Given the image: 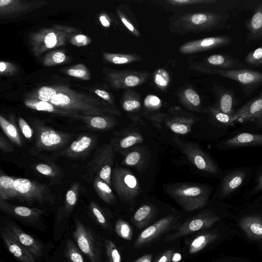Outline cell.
Listing matches in <instances>:
<instances>
[{
    "label": "cell",
    "instance_id": "obj_1",
    "mask_svg": "<svg viewBox=\"0 0 262 262\" xmlns=\"http://www.w3.org/2000/svg\"><path fill=\"white\" fill-rule=\"evenodd\" d=\"M56 107L85 116H101L107 111L96 98L79 94L66 86L49 101Z\"/></svg>",
    "mask_w": 262,
    "mask_h": 262
},
{
    "label": "cell",
    "instance_id": "obj_2",
    "mask_svg": "<svg viewBox=\"0 0 262 262\" xmlns=\"http://www.w3.org/2000/svg\"><path fill=\"white\" fill-rule=\"evenodd\" d=\"M165 190L171 198L187 211L204 207L210 195L209 187L202 184L187 183L170 184L166 185Z\"/></svg>",
    "mask_w": 262,
    "mask_h": 262
},
{
    "label": "cell",
    "instance_id": "obj_3",
    "mask_svg": "<svg viewBox=\"0 0 262 262\" xmlns=\"http://www.w3.org/2000/svg\"><path fill=\"white\" fill-rule=\"evenodd\" d=\"M72 31L70 29H43L32 33L29 38L31 50L36 56L53 48L64 45Z\"/></svg>",
    "mask_w": 262,
    "mask_h": 262
},
{
    "label": "cell",
    "instance_id": "obj_4",
    "mask_svg": "<svg viewBox=\"0 0 262 262\" xmlns=\"http://www.w3.org/2000/svg\"><path fill=\"white\" fill-rule=\"evenodd\" d=\"M73 235L78 248L90 262H103L102 245L98 234L78 219L75 220Z\"/></svg>",
    "mask_w": 262,
    "mask_h": 262
},
{
    "label": "cell",
    "instance_id": "obj_5",
    "mask_svg": "<svg viewBox=\"0 0 262 262\" xmlns=\"http://www.w3.org/2000/svg\"><path fill=\"white\" fill-rule=\"evenodd\" d=\"M114 147L111 143L100 147L94 157L86 165L89 176L96 174L110 186L112 184V167L114 164Z\"/></svg>",
    "mask_w": 262,
    "mask_h": 262
},
{
    "label": "cell",
    "instance_id": "obj_6",
    "mask_svg": "<svg viewBox=\"0 0 262 262\" xmlns=\"http://www.w3.org/2000/svg\"><path fill=\"white\" fill-rule=\"evenodd\" d=\"M111 180L120 199L129 204L134 203L140 190L138 181L135 175L129 170L118 167L113 169Z\"/></svg>",
    "mask_w": 262,
    "mask_h": 262
},
{
    "label": "cell",
    "instance_id": "obj_7",
    "mask_svg": "<svg viewBox=\"0 0 262 262\" xmlns=\"http://www.w3.org/2000/svg\"><path fill=\"white\" fill-rule=\"evenodd\" d=\"M36 147L40 150H54L67 144L71 138L70 134L56 130L50 127L35 121Z\"/></svg>",
    "mask_w": 262,
    "mask_h": 262
},
{
    "label": "cell",
    "instance_id": "obj_8",
    "mask_svg": "<svg viewBox=\"0 0 262 262\" xmlns=\"http://www.w3.org/2000/svg\"><path fill=\"white\" fill-rule=\"evenodd\" d=\"M222 77L237 82L246 96H250L262 85V72L247 69L219 70Z\"/></svg>",
    "mask_w": 262,
    "mask_h": 262
},
{
    "label": "cell",
    "instance_id": "obj_9",
    "mask_svg": "<svg viewBox=\"0 0 262 262\" xmlns=\"http://www.w3.org/2000/svg\"><path fill=\"white\" fill-rule=\"evenodd\" d=\"M14 186L17 193V199L28 203L43 202L49 200L51 195L47 186L26 178L15 179Z\"/></svg>",
    "mask_w": 262,
    "mask_h": 262
},
{
    "label": "cell",
    "instance_id": "obj_10",
    "mask_svg": "<svg viewBox=\"0 0 262 262\" xmlns=\"http://www.w3.org/2000/svg\"><path fill=\"white\" fill-rule=\"evenodd\" d=\"M174 141L198 169L211 174L219 172L218 167L215 163L198 145L177 138H174Z\"/></svg>",
    "mask_w": 262,
    "mask_h": 262
},
{
    "label": "cell",
    "instance_id": "obj_11",
    "mask_svg": "<svg viewBox=\"0 0 262 262\" xmlns=\"http://www.w3.org/2000/svg\"><path fill=\"white\" fill-rule=\"evenodd\" d=\"M213 220L212 217L205 214L193 216L184 222L175 232L167 234L163 241L171 242L182 236L192 234L207 227Z\"/></svg>",
    "mask_w": 262,
    "mask_h": 262
},
{
    "label": "cell",
    "instance_id": "obj_12",
    "mask_svg": "<svg viewBox=\"0 0 262 262\" xmlns=\"http://www.w3.org/2000/svg\"><path fill=\"white\" fill-rule=\"evenodd\" d=\"M46 1H0V16L2 18L12 17L32 11L46 4Z\"/></svg>",
    "mask_w": 262,
    "mask_h": 262
},
{
    "label": "cell",
    "instance_id": "obj_13",
    "mask_svg": "<svg viewBox=\"0 0 262 262\" xmlns=\"http://www.w3.org/2000/svg\"><path fill=\"white\" fill-rule=\"evenodd\" d=\"M174 219V215L169 214L148 226L139 234L135 242L134 247L139 248L149 244L164 233L171 226Z\"/></svg>",
    "mask_w": 262,
    "mask_h": 262
},
{
    "label": "cell",
    "instance_id": "obj_14",
    "mask_svg": "<svg viewBox=\"0 0 262 262\" xmlns=\"http://www.w3.org/2000/svg\"><path fill=\"white\" fill-rule=\"evenodd\" d=\"M4 230L12 235L22 246L35 257H40L42 254L43 246L41 242L26 233L16 224L8 222Z\"/></svg>",
    "mask_w": 262,
    "mask_h": 262
},
{
    "label": "cell",
    "instance_id": "obj_15",
    "mask_svg": "<svg viewBox=\"0 0 262 262\" xmlns=\"http://www.w3.org/2000/svg\"><path fill=\"white\" fill-rule=\"evenodd\" d=\"M0 209L4 213L24 222L34 224L41 219L45 210L36 208L17 206L0 201Z\"/></svg>",
    "mask_w": 262,
    "mask_h": 262
},
{
    "label": "cell",
    "instance_id": "obj_16",
    "mask_svg": "<svg viewBox=\"0 0 262 262\" xmlns=\"http://www.w3.org/2000/svg\"><path fill=\"white\" fill-rule=\"evenodd\" d=\"M233 116L236 121L255 122L262 117V92L235 111Z\"/></svg>",
    "mask_w": 262,
    "mask_h": 262
},
{
    "label": "cell",
    "instance_id": "obj_17",
    "mask_svg": "<svg viewBox=\"0 0 262 262\" xmlns=\"http://www.w3.org/2000/svg\"><path fill=\"white\" fill-rule=\"evenodd\" d=\"M2 238L8 251L19 262H36L35 257L22 246L12 235L3 229L1 230Z\"/></svg>",
    "mask_w": 262,
    "mask_h": 262
},
{
    "label": "cell",
    "instance_id": "obj_18",
    "mask_svg": "<svg viewBox=\"0 0 262 262\" xmlns=\"http://www.w3.org/2000/svg\"><path fill=\"white\" fill-rule=\"evenodd\" d=\"M94 137L83 135L73 141L61 152V155L69 158L77 159L85 156L94 145Z\"/></svg>",
    "mask_w": 262,
    "mask_h": 262
},
{
    "label": "cell",
    "instance_id": "obj_19",
    "mask_svg": "<svg viewBox=\"0 0 262 262\" xmlns=\"http://www.w3.org/2000/svg\"><path fill=\"white\" fill-rule=\"evenodd\" d=\"M248 32L246 45L262 39V2L257 4L252 15L245 22Z\"/></svg>",
    "mask_w": 262,
    "mask_h": 262
},
{
    "label": "cell",
    "instance_id": "obj_20",
    "mask_svg": "<svg viewBox=\"0 0 262 262\" xmlns=\"http://www.w3.org/2000/svg\"><path fill=\"white\" fill-rule=\"evenodd\" d=\"M216 92L217 95L216 110L232 115L235 112V107L239 102L233 90L219 87L216 90Z\"/></svg>",
    "mask_w": 262,
    "mask_h": 262
},
{
    "label": "cell",
    "instance_id": "obj_21",
    "mask_svg": "<svg viewBox=\"0 0 262 262\" xmlns=\"http://www.w3.org/2000/svg\"><path fill=\"white\" fill-rule=\"evenodd\" d=\"M24 103L28 107L38 111L46 112L81 120H83L85 117V116L58 108L50 102L34 99L28 98L25 100Z\"/></svg>",
    "mask_w": 262,
    "mask_h": 262
},
{
    "label": "cell",
    "instance_id": "obj_22",
    "mask_svg": "<svg viewBox=\"0 0 262 262\" xmlns=\"http://www.w3.org/2000/svg\"><path fill=\"white\" fill-rule=\"evenodd\" d=\"M207 61L212 66L222 69L221 70L245 69L246 67L238 59L226 54L211 55L207 58Z\"/></svg>",
    "mask_w": 262,
    "mask_h": 262
},
{
    "label": "cell",
    "instance_id": "obj_23",
    "mask_svg": "<svg viewBox=\"0 0 262 262\" xmlns=\"http://www.w3.org/2000/svg\"><path fill=\"white\" fill-rule=\"evenodd\" d=\"M229 147H245L262 145V134L242 133L231 138L225 142Z\"/></svg>",
    "mask_w": 262,
    "mask_h": 262
},
{
    "label": "cell",
    "instance_id": "obj_24",
    "mask_svg": "<svg viewBox=\"0 0 262 262\" xmlns=\"http://www.w3.org/2000/svg\"><path fill=\"white\" fill-rule=\"evenodd\" d=\"M246 173L236 170L227 175L224 179L221 189V195L226 196L238 188L243 183Z\"/></svg>",
    "mask_w": 262,
    "mask_h": 262
},
{
    "label": "cell",
    "instance_id": "obj_25",
    "mask_svg": "<svg viewBox=\"0 0 262 262\" xmlns=\"http://www.w3.org/2000/svg\"><path fill=\"white\" fill-rule=\"evenodd\" d=\"M15 179L3 174L0 177V201L17 199V193L14 186Z\"/></svg>",
    "mask_w": 262,
    "mask_h": 262
},
{
    "label": "cell",
    "instance_id": "obj_26",
    "mask_svg": "<svg viewBox=\"0 0 262 262\" xmlns=\"http://www.w3.org/2000/svg\"><path fill=\"white\" fill-rule=\"evenodd\" d=\"M93 185L98 195L103 201L110 204L115 202L116 196L110 186L103 180L98 177H96Z\"/></svg>",
    "mask_w": 262,
    "mask_h": 262
},
{
    "label": "cell",
    "instance_id": "obj_27",
    "mask_svg": "<svg viewBox=\"0 0 262 262\" xmlns=\"http://www.w3.org/2000/svg\"><path fill=\"white\" fill-rule=\"evenodd\" d=\"M0 125L5 135L9 139L16 145L21 146L22 141L17 129V127L13 123L6 119L2 115H0Z\"/></svg>",
    "mask_w": 262,
    "mask_h": 262
},
{
    "label": "cell",
    "instance_id": "obj_28",
    "mask_svg": "<svg viewBox=\"0 0 262 262\" xmlns=\"http://www.w3.org/2000/svg\"><path fill=\"white\" fill-rule=\"evenodd\" d=\"M83 121L90 128L103 130L112 127V124L110 120L102 116H85Z\"/></svg>",
    "mask_w": 262,
    "mask_h": 262
},
{
    "label": "cell",
    "instance_id": "obj_29",
    "mask_svg": "<svg viewBox=\"0 0 262 262\" xmlns=\"http://www.w3.org/2000/svg\"><path fill=\"white\" fill-rule=\"evenodd\" d=\"M153 212L152 207L148 205L140 207L133 216V222L139 228H142L149 219Z\"/></svg>",
    "mask_w": 262,
    "mask_h": 262
},
{
    "label": "cell",
    "instance_id": "obj_30",
    "mask_svg": "<svg viewBox=\"0 0 262 262\" xmlns=\"http://www.w3.org/2000/svg\"><path fill=\"white\" fill-rule=\"evenodd\" d=\"M60 91L61 86L54 87L45 86L39 88L29 98L49 102L52 97Z\"/></svg>",
    "mask_w": 262,
    "mask_h": 262
},
{
    "label": "cell",
    "instance_id": "obj_31",
    "mask_svg": "<svg viewBox=\"0 0 262 262\" xmlns=\"http://www.w3.org/2000/svg\"><path fill=\"white\" fill-rule=\"evenodd\" d=\"M79 187V184L76 183L66 193L64 206V212L66 216L70 213L77 203Z\"/></svg>",
    "mask_w": 262,
    "mask_h": 262
},
{
    "label": "cell",
    "instance_id": "obj_32",
    "mask_svg": "<svg viewBox=\"0 0 262 262\" xmlns=\"http://www.w3.org/2000/svg\"><path fill=\"white\" fill-rule=\"evenodd\" d=\"M78 247L71 239H67L66 244L65 255L69 262H85Z\"/></svg>",
    "mask_w": 262,
    "mask_h": 262
},
{
    "label": "cell",
    "instance_id": "obj_33",
    "mask_svg": "<svg viewBox=\"0 0 262 262\" xmlns=\"http://www.w3.org/2000/svg\"><path fill=\"white\" fill-rule=\"evenodd\" d=\"M142 136L137 132L129 133L119 140L117 143L118 147L125 149L143 141Z\"/></svg>",
    "mask_w": 262,
    "mask_h": 262
},
{
    "label": "cell",
    "instance_id": "obj_34",
    "mask_svg": "<svg viewBox=\"0 0 262 262\" xmlns=\"http://www.w3.org/2000/svg\"><path fill=\"white\" fill-rule=\"evenodd\" d=\"M89 209L97 223L105 229L111 231V228L99 206L95 202H92Z\"/></svg>",
    "mask_w": 262,
    "mask_h": 262
},
{
    "label": "cell",
    "instance_id": "obj_35",
    "mask_svg": "<svg viewBox=\"0 0 262 262\" xmlns=\"http://www.w3.org/2000/svg\"><path fill=\"white\" fill-rule=\"evenodd\" d=\"M244 61L251 67H262V46L248 53L245 57Z\"/></svg>",
    "mask_w": 262,
    "mask_h": 262
},
{
    "label": "cell",
    "instance_id": "obj_36",
    "mask_svg": "<svg viewBox=\"0 0 262 262\" xmlns=\"http://www.w3.org/2000/svg\"><path fill=\"white\" fill-rule=\"evenodd\" d=\"M117 234L120 237L128 241L132 238L133 230L130 225L126 221L119 219L115 227Z\"/></svg>",
    "mask_w": 262,
    "mask_h": 262
},
{
    "label": "cell",
    "instance_id": "obj_37",
    "mask_svg": "<svg viewBox=\"0 0 262 262\" xmlns=\"http://www.w3.org/2000/svg\"><path fill=\"white\" fill-rule=\"evenodd\" d=\"M67 58L62 51H54L48 54L43 59L45 66H52L63 62Z\"/></svg>",
    "mask_w": 262,
    "mask_h": 262
},
{
    "label": "cell",
    "instance_id": "obj_38",
    "mask_svg": "<svg viewBox=\"0 0 262 262\" xmlns=\"http://www.w3.org/2000/svg\"><path fill=\"white\" fill-rule=\"evenodd\" d=\"M210 236L208 234H201L194 238L189 246V252L194 254L201 251L209 241Z\"/></svg>",
    "mask_w": 262,
    "mask_h": 262
},
{
    "label": "cell",
    "instance_id": "obj_39",
    "mask_svg": "<svg viewBox=\"0 0 262 262\" xmlns=\"http://www.w3.org/2000/svg\"><path fill=\"white\" fill-rule=\"evenodd\" d=\"M67 73L69 76L84 80H89L91 77L89 71L84 65L82 64L76 65L69 69Z\"/></svg>",
    "mask_w": 262,
    "mask_h": 262
},
{
    "label": "cell",
    "instance_id": "obj_40",
    "mask_svg": "<svg viewBox=\"0 0 262 262\" xmlns=\"http://www.w3.org/2000/svg\"><path fill=\"white\" fill-rule=\"evenodd\" d=\"M105 247L109 262H121L120 254L113 241L106 239Z\"/></svg>",
    "mask_w": 262,
    "mask_h": 262
},
{
    "label": "cell",
    "instance_id": "obj_41",
    "mask_svg": "<svg viewBox=\"0 0 262 262\" xmlns=\"http://www.w3.org/2000/svg\"><path fill=\"white\" fill-rule=\"evenodd\" d=\"M211 112L215 119L219 122L226 126H233L234 125L236 119L233 115L227 114L216 109L212 110Z\"/></svg>",
    "mask_w": 262,
    "mask_h": 262
},
{
    "label": "cell",
    "instance_id": "obj_42",
    "mask_svg": "<svg viewBox=\"0 0 262 262\" xmlns=\"http://www.w3.org/2000/svg\"><path fill=\"white\" fill-rule=\"evenodd\" d=\"M142 158V154L140 150H134L125 156L122 163L125 165L134 166L138 165L141 161Z\"/></svg>",
    "mask_w": 262,
    "mask_h": 262
},
{
    "label": "cell",
    "instance_id": "obj_43",
    "mask_svg": "<svg viewBox=\"0 0 262 262\" xmlns=\"http://www.w3.org/2000/svg\"><path fill=\"white\" fill-rule=\"evenodd\" d=\"M169 128L174 133L182 135L188 133L191 130L189 125L180 122H174L170 123Z\"/></svg>",
    "mask_w": 262,
    "mask_h": 262
},
{
    "label": "cell",
    "instance_id": "obj_44",
    "mask_svg": "<svg viewBox=\"0 0 262 262\" xmlns=\"http://www.w3.org/2000/svg\"><path fill=\"white\" fill-rule=\"evenodd\" d=\"M35 169L40 173L48 177H54L57 173V170L54 169L53 166L47 164H37Z\"/></svg>",
    "mask_w": 262,
    "mask_h": 262
},
{
    "label": "cell",
    "instance_id": "obj_45",
    "mask_svg": "<svg viewBox=\"0 0 262 262\" xmlns=\"http://www.w3.org/2000/svg\"><path fill=\"white\" fill-rule=\"evenodd\" d=\"M18 122L19 128L24 136L28 139H31L33 134V129L26 121L21 117L18 118Z\"/></svg>",
    "mask_w": 262,
    "mask_h": 262
},
{
    "label": "cell",
    "instance_id": "obj_46",
    "mask_svg": "<svg viewBox=\"0 0 262 262\" xmlns=\"http://www.w3.org/2000/svg\"><path fill=\"white\" fill-rule=\"evenodd\" d=\"M15 65L7 62L1 61L0 62V74L1 75H12L16 72Z\"/></svg>",
    "mask_w": 262,
    "mask_h": 262
},
{
    "label": "cell",
    "instance_id": "obj_47",
    "mask_svg": "<svg viewBox=\"0 0 262 262\" xmlns=\"http://www.w3.org/2000/svg\"><path fill=\"white\" fill-rule=\"evenodd\" d=\"M155 80L158 85L165 86L169 82V77L165 71L160 69L156 73Z\"/></svg>",
    "mask_w": 262,
    "mask_h": 262
},
{
    "label": "cell",
    "instance_id": "obj_48",
    "mask_svg": "<svg viewBox=\"0 0 262 262\" xmlns=\"http://www.w3.org/2000/svg\"><path fill=\"white\" fill-rule=\"evenodd\" d=\"M70 41L74 46L80 47L89 44L91 42V39L87 36L80 34L71 37Z\"/></svg>",
    "mask_w": 262,
    "mask_h": 262
},
{
    "label": "cell",
    "instance_id": "obj_49",
    "mask_svg": "<svg viewBox=\"0 0 262 262\" xmlns=\"http://www.w3.org/2000/svg\"><path fill=\"white\" fill-rule=\"evenodd\" d=\"M185 95L188 101L194 106H199L201 101L199 95L192 89H187L185 91Z\"/></svg>",
    "mask_w": 262,
    "mask_h": 262
},
{
    "label": "cell",
    "instance_id": "obj_50",
    "mask_svg": "<svg viewBox=\"0 0 262 262\" xmlns=\"http://www.w3.org/2000/svg\"><path fill=\"white\" fill-rule=\"evenodd\" d=\"M0 148L5 153L12 151L14 149L13 146L8 142L2 134L0 136Z\"/></svg>",
    "mask_w": 262,
    "mask_h": 262
},
{
    "label": "cell",
    "instance_id": "obj_51",
    "mask_svg": "<svg viewBox=\"0 0 262 262\" xmlns=\"http://www.w3.org/2000/svg\"><path fill=\"white\" fill-rule=\"evenodd\" d=\"M140 105V102L137 100H129L123 103V107L126 111H131L139 107Z\"/></svg>",
    "mask_w": 262,
    "mask_h": 262
},
{
    "label": "cell",
    "instance_id": "obj_52",
    "mask_svg": "<svg viewBox=\"0 0 262 262\" xmlns=\"http://www.w3.org/2000/svg\"><path fill=\"white\" fill-rule=\"evenodd\" d=\"M105 58L115 64H123L127 63L128 59L124 57L119 56H112V55H108L106 54L104 55Z\"/></svg>",
    "mask_w": 262,
    "mask_h": 262
},
{
    "label": "cell",
    "instance_id": "obj_53",
    "mask_svg": "<svg viewBox=\"0 0 262 262\" xmlns=\"http://www.w3.org/2000/svg\"><path fill=\"white\" fill-rule=\"evenodd\" d=\"M173 253L172 250L165 251L155 262H170Z\"/></svg>",
    "mask_w": 262,
    "mask_h": 262
},
{
    "label": "cell",
    "instance_id": "obj_54",
    "mask_svg": "<svg viewBox=\"0 0 262 262\" xmlns=\"http://www.w3.org/2000/svg\"><path fill=\"white\" fill-rule=\"evenodd\" d=\"M125 83L128 86H135L139 82V78L135 75L126 77L124 80Z\"/></svg>",
    "mask_w": 262,
    "mask_h": 262
},
{
    "label": "cell",
    "instance_id": "obj_55",
    "mask_svg": "<svg viewBox=\"0 0 262 262\" xmlns=\"http://www.w3.org/2000/svg\"><path fill=\"white\" fill-rule=\"evenodd\" d=\"M250 229L254 233L258 235L262 234V225L256 222L252 223L250 225Z\"/></svg>",
    "mask_w": 262,
    "mask_h": 262
},
{
    "label": "cell",
    "instance_id": "obj_56",
    "mask_svg": "<svg viewBox=\"0 0 262 262\" xmlns=\"http://www.w3.org/2000/svg\"><path fill=\"white\" fill-rule=\"evenodd\" d=\"M94 92L97 95L105 100L108 101L110 99L111 97L109 93L104 90L96 89Z\"/></svg>",
    "mask_w": 262,
    "mask_h": 262
},
{
    "label": "cell",
    "instance_id": "obj_57",
    "mask_svg": "<svg viewBox=\"0 0 262 262\" xmlns=\"http://www.w3.org/2000/svg\"><path fill=\"white\" fill-rule=\"evenodd\" d=\"M152 255L150 254L144 255L139 257L135 262H151Z\"/></svg>",
    "mask_w": 262,
    "mask_h": 262
},
{
    "label": "cell",
    "instance_id": "obj_58",
    "mask_svg": "<svg viewBox=\"0 0 262 262\" xmlns=\"http://www.w3.org/2000/svg\"><path fill=\"white\" fill-rule=\"evenodd\" d=\"M100 21L101 24L105 27H108L110 26V23L105 16L101 15L99 17Z\"/></svg>",
    "mask_w": 262,
    "mask_h": 262
},
{
    "label": "cell",
    "instance_id": "obj_59",
    "mask_svg": "<svg viewBox=\"0 0 262 262\" xmlns=\"http://www.w3.org/2000/svg\"><path fill=\"white\" fill-rule=\"evenodd\" d=\"M149 103L153 106H156L158 105L160 102V100L159 98L156 96H151L150 99H149Z\"/></svg>",
    "mask_w": 262,
    "mask_h": 262
},
{
    "label": "cell",
    "instance_id": "obj_60",
    "mask_svg": "<svg viewBox=\"0 0 262 262\" xmlns=\"http://www.w3.org/2000/svg\"><path fill=\"white\" fill-rule=\"evenodd\" d=\"M121 20L124 25L127 28V29L130 31H134V28L133 26L129 23L125 18L121 17Z\"/></svg>",
    "mask_w": 262,
    "mask_h": 262
},
{
    "label": "cell",
    "instance_id": "obj_61",
    "mask_svg": "<svg viewBox=\"0 0 262 262\" xmlns=\"http://www.w3.org/2000/svg\"><path fill=\"white\" fill-rule=\"evenodd\" d=\"M181 259V255L179 253H173L170 262H178Z\"/></svg>",
    "mask_w": 262,
    "mask_h": 262
},
{
    "label": "cell",
    "instance_id": "obj_62",
    "mask_svg": "<svg viewBox=\"0 0 262 262\" xmlns=\"http://www.w3.org/2000/svg\"><path fill=\"white\" fill-rule=\"evenodd\" d=\"M256 189L257 190H262V172L258 177Z\"/></svg>",
    "mask_w": 262,
    "mask_h": 262
},
{
    "label": "cell",
    "instance_id": "obj_63",
    "mask_svg": "<svg viewBox=\"0 0 262 262\" xmlns=\"http://www.w3.org/2000/svg\"><path fill=\"white\" fill-rule=\"evenodd\" d=\"M255 123L257 127H262V117H261Z\"/></svg>",
    "mask_w": 262,
    "mask_h": 262
},
{
    "label": "cell",
    "instance_id": "obj_64",
    "mask_svg": "<svg viewBox=\"0 0 262 262\" xmlns=\"http://www.w3.org/2000/svg\"><path fill=\"white\" fill-rule=\"evenodd\" d=\"M2 262H3V261H2Z\"/></svg>",
    "mask_w": 262,
    "mask_h": 262
}]
</instances>
